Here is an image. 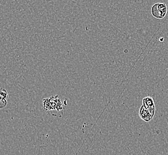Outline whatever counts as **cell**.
Returning <instances> with one entry per match:
<instances>
[{"label": "cell", "instance_id": "obj_1", "mask_svg": "<svg viewBox=\"0 0 168 155\" xmlns=\"http://www.w3.org/2000/svg\"><path fill=\"white\" fill-rule=\"evenodd\" d=\"M167 12V7L164 3H156L152 8V14L156 18H164Z\"/></svg>", "mask_w": 168, "mask_h": 155}, {"label": "cell", "instance_id": "obj_2", "mask_svg": "<svg viewBox=\"0 0 168 155\" xmlns=\"http://www.w3.org/2000/svg\"><path fill=\"white\" fill-rule=\"evenodd\" d=\"M142 105L150 111V113L154 116L156 111V107L154 100L151 97H146L142 100Z\"/></svg>", "mask_w": 168, "mask_h": 155}, {"label": "cell", "instance_id": "obj_3", "mask_svg": "<svg viewBox=\"0 0 168 155\" xmlns=\"http://www.w3.org/2000/svg\"><path fill=\"white\" fill-rule=\"evenodd\" d=\"M139 117L145 122L150 121L153 118V116L152 115L150 111H149L147 109H146L143 105H142V106L139 109Z\"/></svg>", "mask_w": 168, "mask_h": 155}, {"label": "cell", "instance_id": "obj_4", "mask_svg": "<svg viewBox=\"0 0 168 155\" xmlns=\"http://www.w3.org/2000/svg\"><path fill=\"white\" fill-rule=\"evenodd\" d=\"M9 97L7 90L3 88H0V99H7Z\"/></svg>", "mask_w": 168, "mask_h": 155}, {"label": "cell", "instance_id": "obj_5", "mask_svg": "<svg viewBox=\"0 0 168 155\" xmlns=\"http://www.w3.org/2000/svg\"><path fill=\"white\" fill-rule=\"evenodd\" d=\"M7 102L6 99H0V109H3L7 106Z\"/></svg>", "mask_w": 168, "mask_h": 155}]
</instances>
